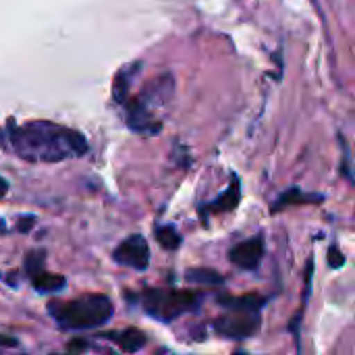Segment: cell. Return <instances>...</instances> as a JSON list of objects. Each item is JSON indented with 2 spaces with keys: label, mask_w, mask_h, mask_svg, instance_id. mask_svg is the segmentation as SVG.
<instances>
[{
  "label": "cell",
  "mask_w": 355,
  "mask_h": 355,
  "mask_svg": "<svg viewBox=\"0 0 355 355\" xmlns=\"http://www.w3.org/2000/svg\"><path fill=\"white\" fill-rule=\"evenodd\" d=\"M15 345H17L15 339H10V337H0V347H15Z\"/></svg>",
  "instance_id": "cell-20"
},
{
  "label": "cell",
  "mask_w": 355,
  "mask_h": 355,
  "mask_svg": "<svg viewBox=\"0 0 355 355\" xmlns=\"http://www.w3.org/2000/svg\"><path fill=\"white\" fill-rule=\"evenodd\" d=\"M50 316L64 331H83L106 324L112 318L114 306L102 293H85L69 302L48 304Z\"/></svg>",
  "instance_id": "cell-3"
},
{
  "label": "cell",
  "mask_w": 355,
  "mask_h": 355,
  "mask_svg": "<svg viewBox=\"0 0 355 355\" xmlns=\"http://www.w3.org/2000/svg\"><path fill=\"white\" fill-rule=\"evenodd\" d=\"M343 264H345L343 252H341L337 245H331V248H329V266H331V268H339V266H343Z\"/></svg>",
  "instance_id": "cell-17"
},
{
  "label": "cell",
  "mask_w": 355,
  "mask_h": 355,
  "mask_svg": "<svg viewBox=\"0 0 355 355\" xmlns=\"http://www.w3.org/2000/svg\"><path fill=\"white\" fill-rule=\"evenodd\" d=\"M239 200H241V183H239V179L233 175V177H231V185H229V189H227L223 196H218L214 202L204 204L202 212H206V216H208V214L231 212V210H235V208L239 206Z\"/></svg>",
  "instance_id": "cell-8"
},
{
  "label": "cell",
  "mask_w": 355,
  "mask_h": 355,
  "mask_svg": "<svg viewBox=\"0 0 355 355\" xmlns=\"http://www.w3.org/2000/svg\"><path fill=\"white\" fill-rule=\"evenodd\" d=\"M202 300V293L181 289H148L141 295L144 310L160 322H173L183 314L196 312Z\"/></svg>",
  "instance_id": "cell-4"
},
{
  "label": "cell",
  "mask_w": 355,
  "mask_h": 355,
  "mask_svg": "<svg viewBox=\"0 0 355 355\" xmlns=\"http://www.w3.org/2000/svg\"><path fill=\"white\" fill-rule=\"evenodd\" d=\"M31 283H33V287H35L40 293H54V291H60V289L67 285V279L42 270V272H37L35 277H31Z\"/></svg>",
  "instance_id": "cell-14"
},
{
  "label": "cell",
  "mask_w": 355,
  "mask_h": 355,
  "mask_svg": "<svg viewBox=\"0 0 355 355\" xmlns=\"http://www.w3.org/2000/svg\"><path fill=\"white\" fill-rule=\"evenodd\" d=\"M33 225H35V218H33V216H23L21 223L17 225V229H19L21 233H27Z\"/></svg>",
  "instance_id": "cell-18"
},
{
  "label": "cell",
  "mask_w": 355,
  "mask_h": 355,
  "mask_svg": "<svg viewBox=\"0 0 355 355\" xmlns=\"http://www.w3.org/2000/svg\"><path fill=\"white\" fill-rule=\"evenodd\" d=\"M87 349V343L85 341H73L69 343V352H85Z\"/></svg>",
  "instance_id": "cell-19"
},
{
  "label": "cell",
  "mask_w": 355,
  "mask_h": 355,
  "mask_svg": "<svg viewBox=\"0 0 355 355\" xmlns=\"http://www.w3.org/2000/svg\"><path fill=\"white\" fill-rule=\"evenodd\" d=\"M6 193H8V183H6V181H4V179L0 177V200H2V198H4Z\"/></svg>",
  "instance_id": "cell-21"
},
{
  "label": "cell",
  "mask_w": 355,
  "mask_h": 355,
  "mask_svg": "<svg viewBox=\"0 0 355 355\" xmlns=\"http://www.w3.org/2000/svg\"><path fill=\"white\" fill-rule=\"evenodd\" d=\"M260 329V312L231 310L223 318L214 320V331L227 339H248Z\"/></svg>",
  "instance_id": "cell-5"
},
{
  "label": "cell",
  "mask_w": 355,
  "mask_h": 355,
  "mask_svg": "<svg viewBox=\"0 0 355 355\" xmlns=\"http://www.w3.org/2000/svg\"><path fill=\"white\" fill-rule=\"evenodd\" d=\"M25 268L29 272V277H35L37 272L44 270V252L37 250V252H29L27 260H25Z\"/></svg>",
  "instance_id": "cell-16"
},
{
  "label": "cell",
  "mask_w": 355,
  "mask_h": 355,
  "mask_svg": "<svg viewBox=\"0 0 355 355\" xmlns=\"http://www.w3.org/2000/svg\"><path fill=\"white\" fill-rule=\"evenodd\" d=\"M175 92V77L164 73L152 79L144 92L131 100H127V125L135 133L141 135H156L162 129V121L156 116L158 108H164Z\"/></svg>",
  "instance_id": "cell-2"
},
{
  "label": "cell",
  "mask_w": 355,
  "mask_h": 355,
  "mask_svg": "<svg viewBox=\"0 0 355 355\" xmlns=\"http://www.w3.org/2000/svg\"><path fill=\"white\" fill-rule=\"evenodd\" d=\"M6 133L10 150L27 162H60L87 152V141L79 131L50 121H29L25 125L8 121Z\"/></svg>",
  "instance_id": "cell-1"
},
{
  "label": "cell",
  "mask_w": 355,
  "mask_h": 355,
  "mask_svg": "<svg viewBox=\"0 0 355 355\" xmlns=\"http://www.w3.org/2000/svg\"><path fill=\"white\" fill-rule=\"evenodd\" d=\"M322 200H324V196H320V193H304L300 187H291L277 198V202L270 206V212H281L295 204H320Z\"/></svg>",
  "instance_id": "cell-9"
},
{
  "label": "cell",
  "mask_w": 355,
  "mask_h": 355,
  "mask_svg": "<svg viewBox=\"0 0 355 355\" xmlns=\"http://www.w3.org/2000/svg\"><path fill=\"white\" fill-rule=\"evenodd\" d=\"M185 281L191 285H200V287H223L225 285V277H220L212 268H191V270H187Z\"/></svg>",
  "instance_id": "cell-13"
},
{
  "label": "cell",
  "mask_w": 355,
  "mask_h": 355,
  "mask_svg": "<svg viewBox=\"0 0 355 355\" xmlns=\"http://www.w3.org/2000/svg\"><path fill=\"white\" fill-rule=\"evenodd\" d=\"M262 258H264V239L262 237H250V239L233 245L229 252L231 264L241 270H250V272L260 266Z\"/></svg>",
  "instance_id": "cell-7"
},
{
  "label": "cell",
  "mask_w": 355,
  "mask_h": 355,
  "mask_svg": "<svg viewBox=\"0 0 355 355\" xmlns=\"http://www.w3.org/2000/svg\"><path fill=\"white\" fill-rule=\"evenodd\" d=\"M112 260L121 266L133 268V270H146L150 266V248L144 235H131L127 237L114 252Z\"/></svg>",
  "instance_id": "cell-6"
},
{
  "label": "cell",
  "mask_w": 355,
  "mask_h": 355,
  "mask_svg": "<svg viewBox=\"0 0 355 355\" xmlns=\"http://www.w3.org/2000/svg\"><path fill=\"white\" fill-rule=\"evenodd\" d=\"M114 341L116 345L121 347V352L125 354H135L139 349H144L146 345V335L139 331V329H125L121 333L114 335Z\"/></svg>",
  "instance_id": "cell-12"
},
{
  "label": "cell",
  "mask_w": 355,
  "mask_h": 355,
  "mask_svg": "<svg viewBox=\"0 0 355 355\" xmlns=\"http://www.w3.org/2000/svg\"><path fill=\"white\" fill-rule=\"evenodd\" d=\"M154 235H156L158 243H160L164 250H171V252H173V250H177V248L181 245V235L177 233V229H175L173 225L156 227Z\"/></svg>",
  "instance_id": "cell-15"
},
{
  "label": "cell",
  "mask_w": 355,
  "mask_h": 355,
  "mask_svg": "<svg viewBox=\"0 0 355 355\" xmlns=\"http://www.w3.org/2000/svg\"><path fill=\"white\" fill-rule=\"evenodd\" d=\"M268 300L258 295V293H245V295H223L218 297V304L229 308V310H252L260 312Z\"/></svg>",
  "instance_id": "cell-11"
},
{
  "label": "cell",
  "mask_w": 355,
  "mask_h": 355,
  "mask_svg": "<svg viewBox=\"0 0 355 355\" xmlns=\"http://www.w3.org/2000/svg\"><path fill=\"white\" fill-rule=\"evenodd\" d=\"M6 231V227H4V220L0 218V233H4Z\"/></svg>",
  "instance_id": "cell-22"
},
{
  "label": "cell",
  "mask_w": 355,
  "mask_h": 355,
  "mask_svg": "<svg viewBox=\"0 0 355 355\" xmlns=\"http://www.w3.org/2000/svg\"><path fill=\"white\" fill-rule=\"evenodd\" d=\"M139 69H141V62H133V64L123 67V69L116 73V77H114V81H112V98H114L119 104H125V102H127L131 83H133V79H135V75H137Z\"/></svg>",
  "instance_id": "cell-10"
}]
</instances>
